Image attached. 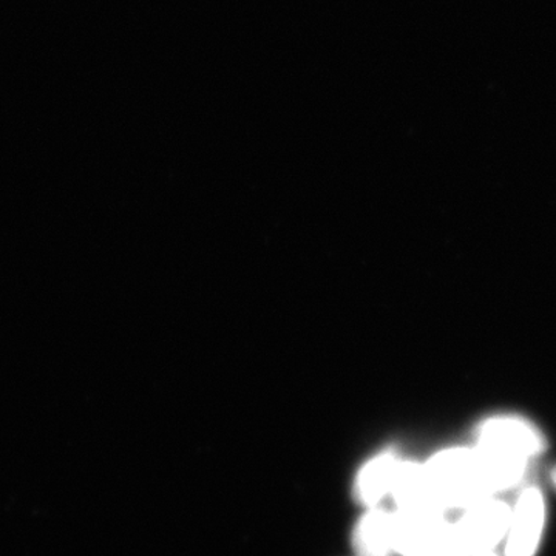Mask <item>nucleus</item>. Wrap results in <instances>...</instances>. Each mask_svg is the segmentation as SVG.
<instances>
[{
  "label": "nucleus",
  "mask_w": 556,
  "mask_h": 556,
  "mask_svg": "<svg viewBox=\"0 0 556 556\" xmlns=\"http://www.w3.org/2000/svg\"><path fill=\"white\" fill-rule=\"evenodd\" d=\"M529 467L526 460L478 444L441 450L424 464L439 506L445 511L466 510L521 485Z\"/></svg>",
  "instance_id": "f257e3e1"
},
{
  "label": "nucleus",
  "mask_w": 556,
  "mask_h": 556,
  "mask_svg": "<svg viewBox=\"0 0 556 556\" xmlns=\"http://www.w3.org/2000/svg\"><path fill=\"white\" fill-rule=\"evenodd\" d=\"M393 538L397 555L466 556L455 522L444 511H394Z\"/></svg>",
  "instance_id": "f03ea898"
},
{
  "label": "nucleus",
  "mask_w": 556,
  "mask_h": 556,
  "mask_svg": "<svg viewBox=\"0 0 556 556\" xmlns=\"http://www.w3.org/2000/svg\"><path fill=\"white\" fill-rule=\"evenodd\" d=\"M475 444L532 463L548 447L546 434L532 420L517 413H496L475 430Z\"/></svg>",
  "instance_id": "7ed1b4c3"
},
{
  "label": "nucleus",
  "mask_w": 556,
  "mask_h": 556,
  "mask_svg": "<svg viewBox=\"0 0 556 556\" xmlns=\"http://www.w3.org/2000/svg\"><path fill=\"white\" fill-rule=\"evenodd\" d=\"M547 526V501L538 485H525L510 506L504 556H536Z\"/></svg>",
  "instance_id": "20e7f679"
},
{
  "label": "nucleus",
  "mask_w": 556,
  "mask_h": 556,
  "mask_svg": "<svg viewBox=\"0 0 556 556\" xmlns=\"http://www.w3.org/2000/svg\"><path fill=\"white\" fill-rule=\"evenodd\" d=\"M510 506L506 501L492 496L464 510L455 521L464 555L497 548L504 543L510 521Z\"/></svg>",
  "instance_id": "39448f33"
},
{
  "label": "nucleus",
  "mask_w": 556,
  "mask_h": 556,
  "mask_svg": "<svg viewBox=\"0 0 556 556\" xmlns=\"http://www.w3.org/2000/svg\"><path fill=\"white\" fill-rule=\"evenodd\" d=\"M357 556H394L393 514L380 507L369 508L353 533Z\"/></svg>",
  "instance_id": "423d86ee"
},
{
  "label": "nucleus",
  "mask_w": 556,
  "mask_h": 556,
  "mask_svg": "<svg viewBox=\"0 0 556 556\" xmlns=\"http://www.w3.org/2000/svg\"><path fill=\"white\" fill-rule=\"evenodd\" d=\"M401 459L394 455H380L362 468L356 482V497L362 506L379 507L391 495Z\"/></svg>",
  "instance_id": "0eeeda50"
},
{
  "label": "nucleus",
  "mask_w": 556,
  "mask_h": 556,
  "mask_svg": "<svg viewBox=\"0 0 556 556\" xmlns=\"http://www.w3.org/2000/svg\"><path fill=\"white\" fill-rule=\"evenodd\" d=\"M468 556H504V555L500 554V552H497V548H489V551L477 552V554H471Z\"/></svg>",
  "instance_id": "6e6552de"
},
{
  "label": "nucleus",
  "mask_w": 556,
  "mask_h": 556,
  "mask_svg": "<svg viewBox=\"0 0 556 556\" xmlns=\"http://www.w3.org/2000/svg\"><path fill=\"white\" fill-rule=\"evenodd\" d=\"M551 478L552 482H554V485L556 486V467L552 470Z\"/></svg>",
  "instance_id": "1a4fd4ad"
}]
</instances>
